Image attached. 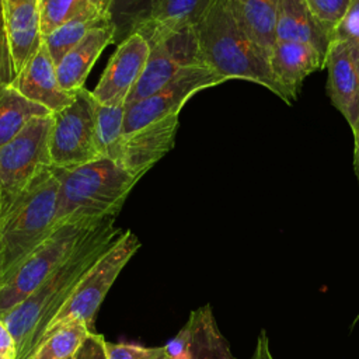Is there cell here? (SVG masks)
Instances as JSON below:
<instances>
[{"label": "cell", "mask_w": 359, "mask_h": 359, "mask_svg": "<svg viewBox=\"0 0 359 359\" xmlns=\"http://www.w3.org/2000/svg\"><path fill=\"white\" fill-rule=\"evenodd\" d=\"M139 248L140 240L137 236L130 230L123 231L83 275L70 297L46 325L41 341L76 321L93 327L94 317L108 290Z\"/></svg>", "instance_id": "obj_5"}, {"label": "cell", "mask_w": 359, "mask_h": 359, "mask_svg": "<svg viewBox=\"0 0 359 359\" xmlns=\"http://www.w3.org/2000/svg\"><path fill=\"white\" fill-rule=\"evenodd\" d=\"M359 320V313H358V316H356V318H355V321H353V324H356V321Z\"/></svg>", "instance_id": "obj_38"}, {"label": "cell", "mask_w": 359, "mask_h": 359, "mask_svg": "<svg viewBox=\"0 0 359 359\" xmlns=\"http://www.w3.org/2000/svg\"><path fill=\"white\" fill-rule=\"evenodd\" d=\"M0 212H1V206H0Z\"/></svg>", "instance_id": "obj_39"}, {"label": "cell", "mask_w": 359, "mask_h": 359, "mask_svg": "<svg viewBox=\"0 0 359 359\" xmlns=\"http://www.w3.org/2000/svg\"><path fill=\"white\" fill-rule=\"evenodd\" d=\"M105 342L101 334L91 331L72 359H108Z\"/></svg>", "instance_id": "obj_32"}, {"label": "cell", "mask_w": 359, "mask_h": 359, "mask_svg": "<svg viewBox=\"0 0 359 359\" xmlns=\"http://www.w3.org/2000/svg\"><path fill=\"white\" fill-rule=\"evenodd\" d=\"M15 69L11 56L3 0H0V86H10L15 80Z\"/></svg>", "instance_id": "obj_31"}, {"label": "cell", "mask_w": 359, "mask_h": 359, "mask_svg": "<svg viewBox=\"0 0 359 359\" xmlns=\"http://www.w3.org/2000/svg\"><path fill=\"white\" fill-rule=\"evenodd\" d=\"M0 359H14V358H10V356H6V355H0Z\"/></svg>", "instance_id": "obj_37"}, {"label": "cell", "mask_w": 359, "mask_h": 359, "mask_svg": "<svg viewBox=\"0 0 359 359\" xmlns=\"http://www.w3.org/2000/svg\"><path fill=\"white\" fill-rule=\"evenodd\" d=\"M112 22L109 7L97 6L83 14L74 17L73 20L57 27L48 35H43L42 39L46 43L49 53L55 63L57 65L60 59L76 45L79 43L90 31Z\"/></svg>", "instance_id": "obj_22"}, {"label": "cell", "mask_w": 359, "mask_h": 359, "mask_svg": "<svg viewBox=\"0 0 359 359\" xmlns=\"http://www.w3.org/2000/svg\"><path fill=\"white\" fill-rule=\"evenodd\" d=\"M91 331L86 323L67 324L42 339L28 359H72Z\"/></svg>", "instance_id": "obj_25"}, {"label": "cell", "mask_w": 359, "mask_h": 359, "mask_svg": "<svg viewBox=\"0 0 359 359\" xmlns=\"http://www.w3.org/2000/svg\"><path fill=\"white\" fill-rule=\"evenodd\" d=\"M268 62L286 104L297 98L306 77L325 67V57L317 49L293 41H275Z\"/></svg>", "instance_id": "obj_16"}, {"label": "cell", "mask_w": 359, "mask_h": 359, "mask_svg": "<svg viewBox=\"0 0 359 359\" xmlns=\"http://www.w3.org/2000/svg\"><path fill=\"white\" fill-rule=\"evenodd\" d=\"M178 123V115H171L125 135L119 165L139 181L174 147Z\"/></svg>", "instance_id": "obj_13"}, {"label": "cell", "mask_w": 359, "mask_h": 359, "mask_svg": "<svg viewBox=\"0 0 359 359\" xmlns=\"http://www.w3.org/2000/svg\"><path fill=\"white\" fill-rule=\"evenodd\" d=\"M59 174L53 229L66 222L118 216L137 182L122 165L107 157L73 168H59Z\"/></svg>", "instance_id": "obj_3"}, {"label": "cell", "mask_w": 359, "mask_h": 359, "mask_svg": "<svg viewBox=\"0 0 359 359\" xmlns=\"http://www.w3.org/2000/svg\"><path fill=\"white\" fill-rule=\"evenodd\" d=\"M189 327L185 323V325L177 332V335L164 345L170 359H189Z\"/></svg>", "instance_id": "obj_33"}, {"label": "cell", "mask_w": 359, "mask_h": 359, "mask_svg": "<svg viewBox=\"0 0 359 359\" xmlns=\"http://www.w3.org/2000/svg\"><path fill=\"white\" fill-rule=\"evenodd\" d=\"M52 112L20 94L11 84L0 86V147L17 136L36 116Z\"/></svg>", "instance_id": "obj_23"}, {"label": "cell", "mask_w": 359, "mask_h": 359, "mask_svg": "<svg viewBox=\"0 0 359 359\" xmlns=\"http://www.w3.org/2000/svg\"><path fill=\"white\" fill-rule=\"evenodd\" d=\"M189 327V359H236L222 335L209 304L194 310Z\"/></svg>", "instance_id": "obj_21"}, {"label": "cell", "mask_w": 359, "mask_h": 359, "mask_svg": "<svg viewBox=\"0 0 359 359\" xmlns=\"http://www.w3.org/2000/svg\"><path fill=\"white\" fill-rule=\"evenodd\" d=\"M147 3L149 0H111L109 14L116 28L115 42L116 39L121 42L128 36L130 25Z\"/></svg>", "instance_id": "obj_28"}, {"label": "cell", "mask_w": 359, "mask_h": 359, "mask_svg": "<svg viewBox=\"0 0 359 359\" xmlns=\"http://www.w3.org/2000/svg\"><path fill=\"white\" fill-rule=\"evenodd\" d=\"M97 6L111 7V0H41L42 36Z\"/></svg>", "instance_id": "obj_26"}, {"label": "cell", "mask_w": 359, "mask_h": 359, "mask_svg": "<svg viewBox=\"0 0 359 359\" xmlns=\"http://www.w3.org/2000/svg\"><path fill=\"white\" fill-rule=\"evenodd\" d=\"M194 65H203L195 27L182 29L150 48L149 59L126 100V105L153 95L184 69Z\"/></svg>", "instance_id": "obj_10"}, {"label": "cell", "mask_w": 359, "mask_h": 359, "mask_svg": "<svg viewBox=\"0 0 359 359\" xmlns=\"http://www.w3.org/2000/svg\"><path fill=\"white\" fill-rule=\"evenodd\" d=\"M353 139H355V149H353V167H355V172H356L358 184H359V129H358V132L353 135Z\"/></svg>", "instance_id": "obj_36"}, {"label": "cell", "mask_w": 359, "mask_h": 359, "mask_svg": "<svg viewBox=\"0 0 359 359\" xmlns=\"http://www.w3.org/2000/svg\"><path fill=\"white\" fill-rule=\"evenodd\" d=\"M227 81L205 65H194L184 69L174 80L153 95L126 105L123 136L151 122L178 115L185 102L196 93Z\"/></svg>", "instance_id": "obj_9"}, {"label": "cell", "mask_w": 359, "mask_h": 359, "mask_svg": "<svg viewBox=\"0 0 359 359\" xmlns=\"http://www.w3.org/2000/svg\"><path fill=\"white\" fill-rule=\"evenodd\" d=\"M251 359H273L271 346H269V338L266 337V332L264 330L261 331V334L257 339V345H255Z\"/></svg>", "instance_id": "obj_35"}, {"label": "cell", "mask_w": 359, "mask_h": 359, "mask_svg": "<svg viewBox=\"0 0 359 359\" xmlns=\"http://www.w3.org/2000/svg\"><path fill=\"white\" fill-rule=\"evenodd\" d=\"M309 10L331 38L342 18L345 17L352 0H304Z\"/></svg>", "instance_id": "obj_27"}, {"label": "cell", "mask_w": 359, "mask_h": 359, "mask_svg": "<svg viewBox=\"0 0 359 359\" xmlns=\"http://www.w3.org/2000/svg\"><path fill=\"white\" fill-rule=\"evenodd\" d=\"M213 1L215 0H149L130 25L129 34H140L151 48L182 29L195 27Z\"/></svg>", "instance_id": "obj_12"}, {"label": "cell", "mask_w": 359, "mask_h": 359, "mask_svg": "<svg viewBox=\"0 0 359 359\" xmlns=\"http://www.w3.org/2000/svg\"><path fill=\"white\" fill-rule=\"evenodd\" d=\"M115 219L116 216H108L94 224L67 259L3 317L15 339L17 359L29 358L46 325L70 297L83 275L123 233L115 226Z\"/></svg>", "instance_id": "obj_1"}, {"label": "cell", "mask_w": 359, "mask_h": 359, "mask_svg": "<svg viewBox=\"0 0 359 359\" xmlns=\"http://www.w3.org/2000/svg\"><path fill=\"white\" fill-rule=\"evenodd\" d=\"M116 28L114 22L90 31L79 43H76L56 65L59 84L69 93L84 88L86 80L101 55V52L115 42Z\"/></svg>", "instance_id": "obj_18"}, {"label": "cell", "mask_w": 359, "mask_h": 359, "mask_svg": "<svg viewBox=\"0 0 359 359\" xmlns=\"http://www.w3.org/2000/svg\"><path fill=\"white\" fill-rule=\"evenodd\" d=\"M325 88L331 104L355 135L359 129V66L345 42L332 39L325 56Z\"/></svg>", "instance_id": "obj_14"}, {"label": "cell", "mask_w": 359, "mask_h": 359, "mask_svg": "<svg viewBox=\"0 0 359 359\" xmlns=\"http://www.w3.org/2000/svg\"><path fill=\"white\" fill-rule=\"evenodd\" d=\"M108 359H170L164 346L146 348L135 344L105 342Z\"/></svg>", "instance_id": "obj_30"}, {"label": "cell", "mask_w": 359, "mask_h": 359, "mask_svg": "<svg viewBox=\"0 0 359 359\" xmlns=\"http://www.w3.org/2000/svg\"><path fill=\"white\" fill-rule=\"evenodd\" d=\"M0 355H6L17 359L15 339L1 317H0Z\"/></svg>", "instance_id": "obj_34"}, {"label": "cell", "mask_w": 359, "mask_h": 359, "mask_svg": "<svg viewBox=\"0 0 359 359\" xmlns=\"http://www.w3.org/2000/svg\"><path fill=\"white\" fill-rule=\"evenodd\" d=\"M59 187V168H45L0 219V280L52 233Z\"/></svg>", "instance_id": "obj_4"}, {"label": "cell", "mask_w": 359, "mask_h": 359, "mask_svg": "<svg viewBox=\"0 0 359 359\" xmlns=\"http://www.w3.org/2000/svg\"><path fill=\"white\" fill-rule=\"evenodd\" d=\"M332 39L345 42L348 45L356 65L359 66V0L351 1V6H349L345 17L337 27Z\"/></svg>", "instance_id": "obj_29"}, {"label": "cell", "mask_w": 359, "mask_h": 359, "mask_svg": "<svg viewBox=\"0 0 359 359\" xmlns=\"http://www.w3.org/2000/svg\"><path fill=\"white\" fill-rule=\"evenodd\" d=\"M150 55L149 42L137 32H130L118 43L108 60L98 84L91 91L101 105H126V100L137 83Z\"/></svg>", "instance_id": "obj_11"}, {"label": "cell", "mask_w": 359, "mask_h": 359, "mask_svg": "<svg viewBox=\"0 0 359 359\" xmlns=\"http://www.w3.org/2000/svg\"><path fill=\"white\" fill-rule=\"evenodd\" d=\"M11 86L25 98L45 107L52 114L70 105L77 93H69L60 87L56 63L43 39Z\"/></svg>", "instance_id": "obj_15"}, {"label": "cell", "mask_w": 359, "mask_h": 359, "mask_svg": "<svg viewBox=\"0 0 359 359\" xmlns=\"http://www.w3.org/2000/svg\"><path fill=\"white\" fill-rule=\"evenodd\" d=\"M243 29L268 55L276 41L278 0H227Z\"/></svg>", "instance_id": "obj_20"}, {"label": "cell", "mask_w": 359, "mask_h": 359, "mask_svg": "<svg viewBox=\"0 0 359 359\" xmlns=\"http://www.w3.org/2000/svg\"><path fill=\"white\" fill-rule=\"evenodd\" d=\"M276 41H293L313 46L324 57L331 38L317 22L304 0H278Z\"/></svg>", "instance_id": "obj_19"}, {"label": "cell", "mask_w": 359, "mask_h": 359, "mask_svg": "<svg viewBox=\"0 0 359 359\" xmlns=\"http://www.w3.org/2000/svg\"><path fill=\"white\" fill-rule=\"evenodd\" d=\"M126 105L108 107L94 102L95 139L102 157L119 164L123 146V121Z\"/></svg>", "instance_id": "obj_24"}, {"label": "cell", "mask_w": 359, "mask_h": 359, "mask_svg": "<svg viewBox=\"0 0 359 359\" xmlns=\"http://www.w3.org/2000/svg\"><path fill=\"white\" fill-rule=\"evenodd\" d=\"M94 97L86 87L76 93L74 101L52 114L49 156L55 168H73L101 156L95 139Z\"/></svg>", "instance_id": "obj_8"}, {"label": "cell", "mask_w": 359, "mask_h": 359, "mask_svg": "<svg viewBox=\"0 0 359 359\" xmlns=\"http://www.w3.org/2000/svg\"><path fill=\"white\" fill-rule=\"evenodd\" d=\"M202 63L226 80L259 84L282 100L272 76L268 53L236 20L227 0H215L195 25Z\"/></svg>", "instance_id": "obj_2"}, {"label": "cell", "mask_w": 359, "mask_h": 359, "mask_svg": "<svg viewBox=\"0 0 359 359\" xmlns=\"http://www.w3.org/2000/svg\"><path fill=\"white\" fill-rule=\"evenodd\" d=\"M15 74L42 42L41 0H3Z\"/></svg>", "instance_id": "obj_17"}, {"label": "cell", "mask_w": 359, "mask_h": 359, "mask_svg": "<svg viewBox=\"0 0 359 359\" xmlns=\"http://www.w3.org/2000/svg\"><path fill=\"white\" fill-rule=\"evenodd\" d=\"M98 222H66L55 227L8 276L0 280V317L7 316L62 265L88 230Z\"/></svg>", "instance_id": "obj_6"}, {"label": "cell", "mask_w": 359, "mask_h": 359, "mask_svg": "<svg viewBox=\"0 0 359 359\" xmlns=\"http://www.w3.org/2000/svg\"><path fill=\"white\" fill-rule=\"evenodd\" d=\"M52 114L31 119L0 147V219L14 206L32 181L48 167Z\"/></svg>", "instance_id": "obj_7"}]
</instances>
